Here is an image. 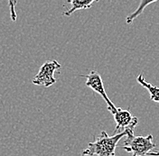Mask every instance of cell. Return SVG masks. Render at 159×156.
<instances>
[{"label": "cell", "instance_id": "cell-8", "mask_svg": "<svg viewBox=\"0 0 159 156\" xmlns=\"http://www.w3.org/2000/svg\"><path fill=\"white\" fill-rule=\"evenodd\" d=\"M157 1H158V0H140V3H139L138 8L135 10L133 13H131L129 16H127V18H126V23H127L128 25L132 24V23L134 22V20L136 19L137 17H139V16L144 12V10H145V8H146L148 6H149V5L152 4V3L157 2Z\"/></svg>", "mask_w": 159, "mask_h": 156}, {"label": "cell", "instance_id": "cell-7", "mask_svg": "<svg viewBox=\"0 0 159 156\" xmlns=\"http://www.w3.org/2000/svg\"><path fill=\"white\" fill-rule=\"evenodd\" d=\"M137 81L139 82L142 87H144V88L148 91L149 94H150V98H151L152 101L159 103V87H157V86H154V85H152L151 83L148 82V81L145 79L144 76H143L142 74H140V75L138 76Z\"/></svg>", "mask_w": 159, "mask_h": 156}, {"label": "cell", "instance_id": "cell-10", "mask_svg": "<svg viewBox=\"0 0 159 156\" xmlns=\"http://www.w3.org/2000/svg\"><path fill=\"white\" fill-rule=\"evenodd\" d=\"M147 155L148 156H159V151H157V152H149Z\"/></svg>", "mask_w": 159, "mask_h": 156}, {"label": "cell", "instance_id": "cell-5", "mask_svg": "<svg viewBox=\"0 0 159 156\" xmlns=\"http://www.w3.org/2000/svg\"><path fill=\"white\" fill-rule=\"evenodd\" d=\"M116 122V127L114 134L120 133L126 130H134L139 124V118L134 117L128 109H123L121 107H117L116 112L113 114Z\"/></svg>", "mask_w": 159, "mask_h": 156}, {"label": "cell", "instance_id": "cell-9", "mask_svg": "<svg viewBox=\"0 0 159 156\" xmlns=\"http://www.w3.org/2000/svg\"><path fill=\"white\" fill-rule=\"evenodd\" d=\"M17 4V0H8V7L10 11V17L13 22H16L17 19V15L16 12V6Z\"/></svg>", "mask_w": 159, "mask_h": 156}, {"label": "cell", "instance_id": "cell-3", "mask_svg": "<svg viewBox=\"0 0 159 156\" xmlns=\"http://www.w3.org/2000/svg\"><path fill=\"white\" fill-rule=\"evenodd\" d=\"M61 68V65L55 60H46L40 68L38 73L33 78L32 82L36 86H43L49 88L55 84L54 72Z\"/></svg>", "mask_w": 159, "mask_h": 156}, {"label": "cell", "instance_id": "cell-6", "mask_svg": "<svg viewBox=\"0 0 159 156\" xmlns=\"http://www.w3.org/2000/svg\"><path fill=\"white\" fill-rule=\"evenodd\" d=\"M67 2L70 4V8L66 12H63L62 15L70 16L77 10L89 9L95 2H99V0H67Z\"/></svg>", "mask_w": 159, "mask_h": 156}, {"label": "cell", "instance_id": "cell-2", "mask_svg": "<svg viewBox=\"0 0 159 156\" xmlns=\"http://www.w3.org/2000/svg\"><path fill=\"white\" fill-rule=\"evenodd\" d=\"M126 136L124 145L121 148L125 149L128 153H132V156H147L156 147L152 135L148 136H135L134 130H129Z\"/></svg>", "mask_w": 159, "mask_h": 156}, {"label": "cell", "instance_id": "cell-4", "mask_svg": "<svg viewBox=\"0 0 159 156\" xmlns=\"http://www.w3.org/2000/svg\"><path fill=\"white\" fill-rule=\"evenodd\" d=\"M84 77L86 78L85 85L88 88H91L94 92L100 95V97L104 99V101L108 105L109 111L113 115L116 112L117 107L111 102V100L109 99L107 93H106V90H105L104 85H103V79L101 78L100 74L96 70H91L88 75H84Z\"/></svg>", "mask_w": 159, "mask_h": 156}, {"label": "cell", "instance_id": "cell-1", "mask_svg": "<svg viewBox=\"0 0 159 156\" xmlns=\"http://www.w3.org/2000/svg\"><path fill=\"white\" fill-rule=\"evenodd\" d=\"M129 131V130H126L117 133L111 136L105 131H102L99 136L95 139V141L89 143L88 147L82 151L81 154L83 156H115L118 143L122 137L128 135Z\"/></svg>", "mask_w": 159, "mask_h": 156}]
</instances>
